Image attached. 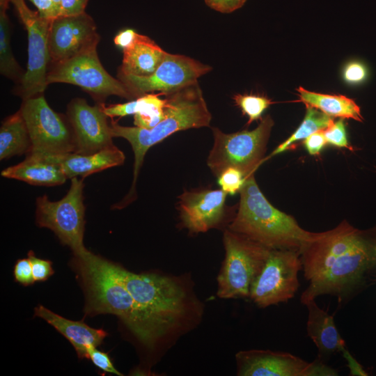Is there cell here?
Here are the masks:
<instances>
[{"label": "cell", "instance_id": "8", "mask_svg": "<svg viewBox=\"0 0 376 376\" xmlns=\"http://www.w3.org/2000/svg\"><path fill=\"white\" fill-rule=\"evenodd\" d=\"M97 47V45L91 46L67 60L52 64L47 75V84H73L98 101H103L109 95L135 98L126 84L104 69L99 59Z\"/></svg>", "mask_w": 376, "mask_h": 376}, {"label": "cell", "instance_id": "14", "mask_svg": "<svg viewBox=\"0 0 376 376\" xmlns=\"http://www.w3.org/2000/svg\"><path fill=\"white\" fill-rule=\"evenodd\" d=\"M241 376H335L337 372L315 361L308 362L290 353L263 350L240 351L236 354Z\"/></svg>", "mask_w": 376, "mask_h": 376}, {"label": "cell", "instance_id": "26", "mask_svg": "<svg viewBox=\"0 0 376 376\" xmlns=\"http://www.w3.org/2000/svg\"><path fill=\"white\" fill-rule=\"evenodd\" d=\"M306 107V114L300 125L288 139L276 148L269 157L285 152L295 142L304 140L318 131L324 130L334 122L333 117L320 110L308 105Z\"/></svg>", "mask_w": 376, "mask_h": 376}, {"label": "cell", "instance_id": "29", "mask_svg": "<svg viewBox=\"0 0 376 376\" xmlns=\"http://www.w3.org/2000/svg\"><path fill=\"white\" fill-rule=\"evenodd\" d=\"M217 178L221 189L230 195L239 193L247 179L240 169L235 167L226 169Z\"/></svg>", "mask_w": 376, "mask_h": 376}, {"label": "cell", "instance_id": "40", "mask_svg": "<svg viewBox=\"0 0 376 376\" xmlns=\"http://www.w3.org/2000/svg\"><path fill=\"white\" fill-rule=\"evenodd\" d=\"M138 33L134 29H127L120 31L114 38V44L123 49L132 45L137 37Z\"/></svg>", "mask_w": 376, "mask_h": 376}, {"label": "cell", "instance_id": "36", "mask_svg": "<svg viewBox=\"0 0 376 376\" xmlns=\"http://www.w3.org/2000/svg\"><path fill=\"white\" fill-rule=\"evenodd\" d=\"M88 0H61L59 16H74L85 13Z\"/></svg>", "mask_w": 376, "mask_h": 376}, {"label": "cell", "instance_id": "17", "mask_svg": "<svg viewBox=\"0 0 376 376\" xmlns=\"http://www.w3.org/2000/svg\"><path fill=\"white\" fill-rule=\"evenodd\" d=\"M227 195L221 189L185 191L178 197L182 226L193 233H205L217 227L226 214Z\"/></svg>", "mask_w": 376, "mask_h": 376}, {"label": "cell", "instance_id": "7", "mask_svg": "<svg viewBox=\"0 0 376 376\" xmlns=\"http://www.w3.org/2000/svg\"><path fill=\"white\" fill-rule=\"evenodd\" d=\"M225 258L217 277L220 298L249 297L252 283L272 249L228 228L224 233Z\"/></svg>", "mask_w": 376, "mask_h": 376}, {"label": "cell", "instance_id": "21", "mask_svg": "<svg viewBox=\"0 0 376 376\" xmlns=\"http://www.w3.org/2000/svg\"><path fill=\"white\" fill-rule=\"evenodd\" d=\"M308 309L306 330L322 355L345 350V342L334 323V317L320 308L315 299L304 303Z\"/></svg>", "mask_w": 376, "mask_h": 376}, {"label": "cell", "instance_id": "18", "mask_svg": "<svg viewBox=\"0 0 376 376\" xmlns=\"http://www.w3.org/2000/svg\"><path fill=\"white\" fill-rule=\"evenodd\" d=\"M45 155L61 168L67 178L70 179L78 176L84 178L94 173L122 165L125 159L123 151L116 146L88 155L72 152Z\"/></svg>", "mask_w": 376, "mask_h": 376}, {"label": "cell", "instance_id": "27", "mask_svg": "<svg viewBox=\"0 0 376 376\" xmlns=\"http://www.w3.org/2000/svg\"><path fill=\"white\" fill-rule=\"evenodd\" d=\"M162 93H146L143 95L144 104L142 109L134 115L135 126L151 129L165 117L166 100L159 97Z\"/></svg>", "mask_w": 376, "mask_h": 376}, {"label": "cell", "instance_id": "20", "mask_svg": "<svg viewBox=\"0 0 376 376\" xmlns=\"http://www.w3.org/2000/svg\"><path fill=\"white\" fill-rule=\"evenodd\" d=\"M1 176L33 185L55 186L68 179L61 168L45 155L28 153L25 159L3 169Z\"/></svg>", "mask_w": 376, "mask_h": 376}, {"label": "cell", "instance_id": "5", "mask_svg": "<svg viewBox=\"0 0 376 376\" xmlns=\"http://www.w3.org/2000/svg\"><path fill=\"white\" fill-rule=\"evenodd\" d=\"M106 263L150 316L169 329L181 319L187 295L175 281L155 274H134L107 260Z\"/></svg>", "mask_w": 376, "mask_h": 376}, {"label": "cell", "instance_id": "38", "mask_svg": "<svg viewBox=\"0 0 376 376\" xmlns=\"http://www.w3.org/2000/svg\"><path fill=\"white\" fill-rule=\"evenodd\" d=\"M327 143L323 130L313 133L304 139V146L311 155L319 154Z\"/></svg>", "mask_w": 376, "mask_h": 376}, {"label": "cell", "instance_id": "33", "mask_svg": "<svg viewBox=\"0 0 376 376\" xmlns=\"http://www.w3.org/2000/svg\"><path fill=\"white\" fill-rule=\"evenodd\" d=\"M87 359H90L93 364L104 372L123 375L114 367L109 354L96 348L91 347L88 349Z\"/></svg>", "mask_w": 376, "mask_h": 376}, {"label": "cell", "instance_id": "1", "mask_svg": "<svg viewBox=\"0 0 376 376\" xmlns=\"http://www.w3.org/2000/svg\"><path fill=\"white\" fill-rule=\"evenodd\" d=\"M308 287L301 302L323 295L345 297L376 267V234L361 230L343 221L322 233L300 250Z\"/></svg>", "mask_w": 376, "mask_h": 376}, {"label": "cell", "instance_id": "39", "mask_svg": "<svg viewBox=\"0 0 376 376\" xmlns=\"http://www.w3.org/2000/svg\"><path fill=\"white\" fill-rule=\"evenodd\" d=\"M38 8L40 16L44 19L53 20L59 16V12L52 0H29Z\"/></svg>", "mask_w": 376, "mask_h": 376}, {"label": "cell", "instance_id": "19", "mask_svg": "<svg viewBox=\"0 0 376 376\" xmlns=\"http://www.w3.org/2000/svg\"><path fill=\"white\" fill-rule=\"evenodd\" d=\"M35 315L44 319L65 337L81 359L87 358L88 349L101 345L107 335L102 329L90 327L83 322L68 320L43 306L35 308Z\"/></svg>", "mask_w": 376, "mask_h": 376}, {"label": "cell", "instance_id": "28", "mask_svg": "<svg viewBox=\"0 0 376 376\" xmlns=\"http://www.w3.org/2000/svg\"><path fill=\"white\" fill-rule=\"evenodd\" d=\"M233 99L248 117L247 125L261 118L264 111L273 103L269 98L258 95L236 94Z\"/></svg>", "mask_w": 376, "mask_h": 376}, {"label": "cell", "instance_id": "4", "mask_svg": "<svg viewBox=\"0 0 376 376\" xmlns=\"http://www.w3.org/2000/svg\"><path fill=\"white\" fill-rule=\"evenodd\" d=\"M237 211L228 229L272 249L300 252L318 233L303 229L294 217L276 208L260 189L254 174L239 192Z\"/></svg>", "mask_w": 376, "mask_h": 376}, {"label": "cell", "instance_id": "16", "mask_svg": "<svg viewBox=\"0 0 376 376\" xmlns=\"http://www.w3.org/2000/svg\"><path fill=\"white\" fill-rule=\"evenodd\" d=\"M100 36L93 18L87 13L58 16L50 24L48 49L51 64L67 60L98 45Z\"/></svg>", "mask_w": 376, "mask_h": 376}, {"label": "cell", "instance_id": "11", "mask_svg": "<svg viewBox=\"0 0 376 376\" xmlns=\"http://www.w3.org/2000/svg\"><path fill=\"white\" fill-rule=\"evenodd\" d=\"M302 269L300 252L272 249L250 289L249 298L259 307L285 302L298 290V272Z\"/></svg>", "mask_w": 376, "mask_h": 376}, {"label": "cell", "instance_id": "13", "mask_svg": "<svg viewBox=\"0 0 376 376\" xmlns=\"http://www.w3.org/2000/svg\"><path fill=\"white\" fill-rule=\"evenodd\" d=\"M17 7L28 35V63L21 82L23 100L42 94L47 88V75L50 61L48 36L52 20L41 17L31 10L23 0H12Z\"/></svg>", "mask_w": 376, "mask_h": 376}, {"label": "cell", "instance_id": "2", "mask_svg": "<svg viewBox=\"0 0 376 376\" xmlns=\"http://www.w3.org/2000/svg\"><path fill=\"white\" fill-rule=\"evenodd\" d=\"M74 256V263L86 292V313L113 314L142 343L152 347L169 328L136 303L123 282L107 267L106 259L88 249Z\"/></svg>", "mask_w": 376, "mask_h": 376}, {"label": "cell", "instance_id": "37", "mask_svg": "<svg viewBox=\"0 0 376 376\" xmlns=\"http://www.w3.org/2000/svg\"><path fill=\"white\" fill-rule=\"evenodd\" d=\"M246 0H205L212 9L222 13H230L240 8Z\"/></svg>", "mask_w": 376, "mask_h": 376}, {"label": "cell", "instance_id": "25", "mask_svg": "<svg viewBox=\"0 0 376 376\" xmlns=\"http://www.w3.org/2000/svg\"><path fill=\"white\" fill-rule=\"evenodd\" d=\"M8 3V0H0V72L9 79L22 82L24 74L11 50Z\"/></svg>", "mask_w": 376, "mask_h": 376}, {"label": "cell", "instance_id": "12", "mask_svg": "<svg viewBox=\"0 0 376 376\" xmlns=\"http://www.w3.org/2000/svg\"><path fill=\"white\" fill-rule=\"evenodd\" d=\"M212 68L190 57L166 52L162 63L150 76L118 74L136 97L156 91L167 94L198 81Z\"/></svg>", "mask_w": 376, "mask_h": 376}, {"label": "cell", "instance_id": "30", "mask_svg": "<svg viewBox=\"0 0 376 376\" xmlns=\"http://www.w3.org/2000/svg\"><path fill=\"white\" fill-rule=\"evenodd\" d=\"M143 95L134 100L122 103L104 106L100 104L103 112L108 117H123L129 115H134L139 112L143 106Z\"/></svg>", "mask_w": 376, "mask_h": 376}, {"label": "cell", "instance_id": "34", "mask_svg": "<svg viewBox=\"0 0 376 376\" xmlns=\"http://www.w3.org/2000/svg\"><path fill=\"white\" fill-rule=\"evenodd\" d=\"M343 77L348 84H358L366 79L368 70L366 66L361 62L351 61L344 68Z\"/></svg>", "mask_w": 376, "mask_h": 376}, {"label": "cell", "instance_id": "10", "mask_svg": "<svg viewBox=\"0 0 376 376\" xmlns=\"http://www.w3.org/2000/svg\"><path fill=\"white\" fill-rule=\"evenodd\" d=\"M19 110L29 133V153L75 152L74 134L68 118L54 111L42 94L24 100Z\"/></svg>", "mask_w": 376, "mask_h": 376}, {"label": "cell", "instance_id": "41", "mask_svg": "<svg viewBox=\"0 0 376 376\" xmlns=\"http://www.w3.org/2000/svg\"><path fill=\"white\" fill-rule=\"evenodd\" d=\"M56 7L57 8L58 12L60 13V6L61 0H52Z\"/></svg>", "mask_w": 376, "mask_h": 376}, {"label": "cell", "instance_id": "32", "mask_svg": "<svg viewBox=\"0 0 376 376\" xmlns=\"http://www.w3.org/2000/svg\"><path fill=\"white\" fill-rule=\"evenodd\" d=\"M28 258L31 265L35 281H45L54 274L52 263L50 260L37 258L32 251H29Z\"/></svg>", "mask_w": 376, "mask_h": 376}, {"label": "cell", "instance_id": "35", "mask_svg": "<svg viewBox=\"0 0 376 376\" xmlns=\"http://www.w3.org/2000/svg\"><path fill=\"white\" fill-rule=\"evenodd\" d=\"M13 275L16 282L23 285H30L35 282L31 265L29 259L22 258L17 260L13 269Z\"/></svg>", "mask_w": 376, "mask_h": 376}, {"label": "cell", "instance_id": "9", "mask_svg": "<svg viewBox=\"0 0 376 376\" xmlns=\"http://www.w3.org/2000/svg\"><path fill=\"white\" fill-rule=\"evenodd\" d=\"M65 196L58 201H51L47 195L36 199V221L38 226L52 230L74 254L86 250L83 243L85 225L83 179H70Z\"/></svg>", "mask_w": 376, "mask_h": 376}, {"label": "cell", "instance_id": "23", "mask_svg": "<svg viewBox=\"0 0 376 376\" xmlns=\"http://www.w3.org/2000/svg\"><path fill=\"white\" fill-rule=\"evenodd\" d=\"M299 101L324 113L340 118H352L363 121L360 107L355 101L345 95H329L308 91L301 86L297 89Z\"/></svg>", "mask_w": 376, "mask_h": 376}, {"label": "cell", "instance_id": "22", "mask_svg": "<svg viewBox=\"0 0 376 376\" xmlns=\"http://www.w3.org/2000/svg\"><path fill=\"white\" fill-rule=\"evenodd\" d=\"M123 50L122 65L118 73L135 76L151 75L166 53L154 40L139 33L134 43Z\"/></svg>", "mask_w": 376, "mask_h": 376}, {"label": "cell", "instance_id": "24", "mask_svg": "<svg viewBox=\"0 0 376 376\" xmlns=\"http://www.w3.org/2000/svg\"><path fill=\"white\" fill-rule=\"evenodd\" d=\"M31 140L20 110L6 118L0 128V159L28 154Z\"/></svg>", "mask_w": 376, "mask_h": 376}, {"label": "cell", "instance_id": "3", "mask_svg": "<svg viewBox=\"0 0 376 376\" xmlns=\"http://www.w3.org/2000/svg\"><path fill=\"white\" fill-rule=\"evenodd\" d=\"M165 95V117L154 127L122 126L114 121L110 124L113 137L126 139L134 155L132 186L127 194L113 205V209L125 207L136 198L139 173L145 155L152 146L179 131L208 127L210 124L212 116L198 81Z\"/></svg>", "mask_w": 376, "mask_h": 376}, {"label": "cell", "instance_id": "6", "mask_svg": "<svg viewBox=\"0 0 376 376\" xmlns=\"http://www.w3.org/2000/svg\"><path fill=\"white\" fill-rule=\"evenodd\" d=\"M273 125V119L267 115L251 131L228 134L212 127L214 143L207 159L211 172L218 178L226 169L235 167L246 178L254 174L264 161Z\"/></svg>", "mask_w": 376, "mask_h": 376}, {"label": "cell", "instance_id": "15", "mask_svg": "<svg viewBox=\"0 0 376 376\" xmlns=\"http://www.w3.org/2000/svg\"><path fill=\"white\" fill-rule=\"evenodd\" d=\"M107 117L100 104L91 106L83 98H75L68 104L67 118L74 134V152L88 155L114 146Z\"/></svg>", "mask_w": 376, "mask_h": 376}, {"label": "cell", "instance_id": "31", "mask_svg": "<svg viewBox=\"0 0 376 376\" xmlns=\"http://www.w3.org/2000/svg\"><path fill=\"white\" fill-rule=\"evenodd\" d=\"M323 133L327 143L351 150L347 141L343 118L334 122L333 124L323 130Z\"/></svg>", "mask_w": 376, "mask_h": 376}]
</instances>
